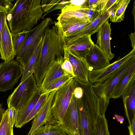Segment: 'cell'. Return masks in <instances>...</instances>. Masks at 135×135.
Listing matches in <instances>:
<instances>
[{
    "label": "cell",
    "mask_w": 135,
    "mask_h": 135,
    "mask_svg": "<svg viewBox=\"0 0 135 135\" xmlns=\"http://www.w3.org/2000/svg\"><path fill=\"white\" fill-rule=\"evenodd\" d=\"M61 28L57 22L46 28L43 36L42 45L33 74L37 85L41 86L47 72L57 59L64 56L66 48Z\"/></svg>",
    "instance_id": "obj_1"
},
{
    "label": "cell",
    "mask_w": 135,
    "mask_h": 135,
    "mask_svg": "<svg viewBox=\"0 0 135 135\" xmlns=\"http://www.w3.org/2000/svg\"><path fill=\"white\" fill-rule=\"evenodd\" d=\"M41 0H16L7 14L6 19L12 34L32 30L44 13Z\"/></svg>",
    "instance_id": "obj_2"
},
{
    "label": "cell",
    "mask_w": 135,
    "mask_h": 135,
    "mask_svg": "<svg viewBox=\"0 0 135 135\" xmlns=\"http://www.w3.org/2000/svg\"><path fill=\"white\" fill-rule=\"evenodd\" d=\"M79 84L83 94L80 98H75L78 112L81 135H94L97 122L101 116L100 99L95 93L92 84Z\"/></svg>",
    "instance_id": "obj_3"
},
{
    "label": "cell",
    "mask_w": 135,
    "mask_h": 135,
    "mask_svg": "<svg viewBox=\"0 0 135 135\" xmlns=\"http://www.w3.org/2000/svg\"><path fill=\"white\" fill-rule=\"evenodd\" d=\"M134 62L135 57L131 59L113 74L104 81L92 84L93 89L100 99L101 115H105L114 88L127 74Z\"/></svg>",
    "instance_id": "obj_4"
},
{
    "label": "cell",
    "mask_w": 135,
    "mask_h": 135,
    "mask_svg": "<svg viewBox=\"0 0 135 135\" xmlns=\"http://www.w3.org/2000/svg\"><path fill=\"white\" fill-rule=\"evenodd\" d=\"M77 85L74 78L64 84L57 89L52 101L51 108L52 124H61L69 106L74 90Z\"/></svg>",
    "instance_id": "obj_5"
},
{
    "label": "cell",
    "mask_w": 135,
    "mask_h": 135,
    "mask_svg": "<svg viewBox=\"0 0 135 135\" xmlns=\"http://www.w3.org/2000/svg\"><path fill=\"white\" fill-rule=\"evenodd\" d=\"M53 24L51 18H47L28 31L23 44L16 56V61L24 69L46 29Z\"/></svg>",
    "instance_id": "obj_6"
},
{
    "label": "cell",
    "mask_w": 135,
    "mask_h": 135,
    "mask_svg": "<svg viewBox=\"0 0 135 135\" xmlns=\"http://www.w3.org/2000/svg\"><path fill=\"white\" fill-rule=\"evenodd\" d=\"M39 90L33 74H31L18 86L7 99L8 107H13L19 113L29 103Z\"/></svg>",
    "instance_id": "obj_7"
},
{
    "label": "cell",
    "mask_w": 135,
    "mask_h": 135,
    "mask_svg": "<svg viewBox=\"0 0 135 135\" xmlns=\"http://www.w3.org/2000/svg\"><path fill=\"white\" fill-rule=\"evenodd\" d=\"M24 68L16 60H12L0 64V91L13 89L22 76Z\"/></svg>",
    "instance_id": "obj_8"
},
{
    "label": "cell",
    "mask_w": 135,
    "mask_h": 135,
    "mask_svg": "<svg viewBox=\"0 0 135 135\" xmlns=\"http://www.w3.org/2000/svg\"><path fill=\"white\" fill-rule=\"evenodd\" d=\"M135 57V49H132L128 54L122 58L99 70L89 71V80L92 84L102 82L112 75L122 66Z\"/></svg>",
    "instance_id": "obj_9"
},
{
    "label": "cell",
    "mask_w": 135,
    "mask_h": 135,
    "mask_svg": "<svg viewBox=\"0 0 135 135\" xmlns=\"http://www.w3.org/2000/svg\"><path fill=\"white\" fill-rule=\"evenodd\" d=\"M59 124L68 135H81L78 112L73 94L62 123Z\"/></svg>",
    "instance_id": "obj_10"
},
{
    "label": "cell",
    "mask_w": 135,
    "mask_h": 135,
    "mask_svg": "<svg viewBox=\"0 0 135 135\" xmlns=\"http://www.w3.org/2000/svg\"><path fill=\"white\" fill-rule=\"evenodd\" d=\"M58 88L49 93L44 103L34 117L31 127L27 135H33L39 127L47 124H51V108L54 95Z\"/></svg>",
    "instance_id": "obj_11"
},
{
    "label": "cell",
    "mask_w": 135,
    "mask_h": 135,
    "mask_svg": "<svg viewBox=\"0 0 135 135\" xmlns=\"http://www.w3.org/2000/svg\"><path fill=\"white\" fill-rule=\"evenodd\" d=\"M64 57L68 60L71 64L75 80L80 84H88L89 68L85 59L78 58L72 54L68 50L67 47Z\"/></svg>",
    "instance_id": "obj_12"
},
{
    "label": "cell",
    "mask_w": 135,
    "mask_h": 135,
    "mask_svg": "<svg viewBox=\"0 0 135 135\" xmlns=\"http://www.w3.org/2000/svg\"><path fill=\"white\" fill-rule=\"evenodd\" d=\"M85 60L89 68V71L102 69L110 64V60L104 52L94 44Z\"/></svg>",
    "instance_id": "obj_13"
},
{
    "label": "cell",
    "mask_w": 135,
    "mask_h": 135,
    "mask_svg": "<svg viewBox=\"0 0 135 135\" xmlns=\"http://www.w3.org/2000/svg\"><path fill=\"white\" fill-rule=\"evenodd\" d=\"M121 96L126 115L130 124L135 117V78L130 82Z\"/></svg>",
    "instance_id": "obj_14"
},
{
    "label": "cell",
    "mask_w": 135,
    "mask_h": 135,
    "mask_svg": "<svg viewBox=\"0 0 135 135\" xmlns=\"http://www.w3.org/2000/svg\"><path fill=\"white\" fill-rule=\"evenodd\" d=\"M110 25L108 20L100 26L97 32L96 44L104 52L110 60L115 56L111 50Z\"/></svg>",
    "instance_id": "obj_15"
},
{
    "label": "cell",
    "mask_w": 135,
    "mask_h": 135,
    "mask_svg": "<svg viewBox=\"0 0 135 135\" xmlns=\"http://www.w3.org/2000/svg\"><path fill=\"white\" fill-rule=\"evenodd\" d=\"M0 58L8 62L16 57L12 40V34L6 21L1 34Z\"/></svg>",
    "instance_id": "obj_16"
},
{
    "label": "cell",
    "mask_w": 135,
    "mask_h": 135,
    "mask_svg": "<svg viewBox=\"0 0 135 135\" xmlns=\"http://www.w3.org/2000/svg\"><path fill=\"white\" fill-rule=\"evenodd\" d=\"M91 35L81 37L67 46L68 50L72 54L81 59H85L94 44Z\"/></svg>",
    "instance_id": "obj_17"
},
{
    "label": "cell",
    "mask_w": 135,
    "mask_h": 135,
    "mask_svg": "<svg viewBox=\"0 0 135 135\" xmlns=\"http://www.w3.org/2000/svg\"><path fill=\"white\" fill-rule=\"evenodd\" d=\"M109 17V11L103 15H101L99 12L96 17L89 24L76 34L66 43V46H69L75 40L81 37L91 35L97 32L100 26L108 20Z\"/></svg>",
    "instance_id": "obj_18"
},
{
    "label": "cell",
    "mask_w": 135,
    "mask_h": 135,
    "mask_svg": "<svg viewBox=\"0 0 135 135\" xmlns=\"http://www.w3.org/2000/svg\"><path fill=\"white\" fill-rule=\"evenodd\" d=\"M64 60V56L57 59L46 73L39 88H42L57 78L69 74L61 68Z\"/></svg>",
    "instance_id": "obj_19"
},
{
    "label": "cell",
    "mask_w": 135,
    "mask_h": 135,
    "mask_svg": "<svg viewBox=\"0 0 135 135\" xmlns=\"http://www.w3.org/2000/svg\"><path fill=\"white\" fill-rule=\"evenodd\" d=\"M134 78L135 62L132 65L127 74L114 88L111 95V98L115 99L120 97L130 82Z\"/></svg>",
    "instance_id": "obj_20"
},
{
    "label": "cell",
    "mask_w": 135,
    "mask_h": 135,
    "mask_svg": "<svg viewBox=\"0 0 135 135\" xmlns=\"http://www.w3.org/2000/svg\"><path fill=\"white\" fill-rule=\"evenodd\" d=\"M131 0H118L116 3L109 11L110 21L120 22L124 18L125 10Z\"/></svg>",
    "instance_id": "obj_21"
},
{
    "label": "cell",
    "mask_w": 135,
    "mask_h": 135,
    "mask_svg": "<svg viewBox=\"0 0 135 135\" xmlns=\"http://www.w3.org/2000/svg\"><path fill=\"white\" fill-rule=\"evenodd\" d=\"M43 36V35L40 39L24 69L20 83H22L30 75L33 74L37 60L42 45Z\"/></svg>",
    "instance_id": "obj_22"
},
{
    "label": "cell",
    "mask_w": 135,
    "mask_h": 135,
    "mask_svg": "<svg viewBox=\"0 0 135 135\" xmlns=\"http://www.w3.org/2000/svg\"><path fill=\"white\" fill-rule=\"evenodd\" d=\"M41 95L39 90L28 104L18 113L17 120L15 124L16 127L21 128L25 125L27 117L38 100Z\"/></svg>",
    "instance_id": "obj_23"
},
{
    "label": "cell",
    "mask_w": 135,
    "mask_h": 135,
    "mask_svg": "<svg viewBox=\"0 0 135 135\" xmlns=\"http://www.w3.org/2000/svg\"><path fill=\"white\" fill-rule=\"evenodd\" d=\"M33 135H67L58 124L48 123L38 128Z\"/></svg>",
    "instance_id": "obj_24"
},
{
    "label": "cell",
    "mask_w": 135,
    "mask_h": 135,
    "mask_svg": "<svg viewBox=\"0 0 135 135\" xmlns=\"http://www.w3.org/2000/svg\"><path fill=\"white\" fill-rule=\"evenodd\" d=\"M74 78L69 74L62 76L51 82L42 88H39V92L41 95L49 93L59 88Z\"/></svg>",
    "instance_id": "obj_25"
},
{
    "label": "cell",
    "mask_w": 135,
    "mask_h": 135,
    "mask_svg": "<svg viewBox=\"0 0 135 135\" xmlns=\"http://www.w3.org/2000/svg\"><path fill=\"white\" fill-rule=\"evenodd\" d=\"M0 135H14L13 128L9 121L8 108L4 111L0 124Z\"/></svg>",
    "instance_id": "obj_26"
},
{
    "label": "cell",
    "mask_w": 135,
    "mask_h": 135,
    "mask_svg": "<svg viewBox=\"0 0 135 135\" xmlns=\"http://www.w3.org/2000/svg\"><path fill=\"white\" fill-rule=\"evenodd\" d=\"M94 135H110L105 115H101L98 118Z\"/></svg>",
    "instance_id": "obj_27"
},
{
    "label": "cell",
    "mask_w": 135,
    "mask_h": 135,
    "mask_svg": "<svg viewBox=\"0 0 135 135\" xmlns=\"http://www.w3.org/2000/svg\"><path fill=\"white\" fill-rule=\"evenodd\" d=\"M28 31H23L12 34V43L16 56L23 44Z\"/></svg>",
    "instance_id": "obj_28"
},
{
    "label": "cell",
    "mask_w": 135,
    "mask_h": 135,
    "mask_svg": "<svg viewBox=\"0 0 135 135\" xmlns=\"http://www.w3.org/2000/svg\"><path fill=\"white\" fill-rule=\"evenodd\" d=\"M49 93L41 95L38 100L27 117L25 125L33 119L44 103Z\"/></svg>",
    "instance_id": "obj_29"
},
{
    "label": "cell",
    "mask_w": 135,
    "mask_h": 135,
    "mask_svg": "<svg viewBox=\"0 0 135 135\" xmlns=\"http://www.w3.org/2000/svg\"><path fill=\"white\" fill-rule=\"evenodd\" d=\"M118 0H100L97 10L101 15L108 11L117 2Z\"/></svg>",
    "instance_id": "obj_30"
},
{
    "label": "cell",
    "mask_w": 135,
    "mask_h": 135,
    "mask_svg": "<svg viewBox=\"0 0 135 135\" xmlns=\"http://www.w3.org/2000/svg\"><path fill=\"white\" fill-rule=\"evenodd\" d=\"M61 0H44L41 1V7L45 15L51 10Z\"/></svg>",
    "instance_id": "obj_31"
},
{
    "label": "cell",
    "mask_w": 135,
    "mask_h": 135,
    "mask_svg": "<svg viewBox=\"0 0 135 135\" xmlns=\"http://www.w3.org/2000/svg\"><path fill=\"white\" fill-rule=\"evenodd\" d=\"M80 8L81 11L87 15L89 20L91 22L96 17L99 13L97 9H90L83 5L80 6Z\"/></svg>",
    "instance_id": "obj_32"
},
{
    "label": "cell",
    "mask_w": 135,
    "mask_h": 135,
    "mask_svg": "<svg viewBox=\"0 0 135 135\" xmlns=\"http://www.w3.org/2000/svg\"><path fill=\"white\" fill-rule=\"evenodd\" d=\"M11 0H0V12H4L7 14L13 5Z\"/></svg>",
    "instance_id": "obj_33"
},
{
    "label": "cell",
    "mask_w": 135,
    "mask_h": 135,
    "mask_svg": "<svg viewBox=\"0 0 135 135\" xmlns=\"http://www.w3.org/2000/svg\"><path fill=\"white\" fill-rule=\"evenodd\" d=\"M9 121L11 125L13 128L17 120L18 112L14 107H8Z\"/></svg>",
    "instance_id": "obj_34"
},
{
    "label": "cell",
    "mask_w": 135,
    "mask_h": 135,
    "mask_svg": "<svg viewBox=\"0 0 135 135\" xmlns=\"http://www.w3.org/2000/svg\"><path fill=\"white\" fill-rule=\"evenodd\" d=\"M64 61L61 65L62 68L67 73L75 78V75L71 64L68 60L64 57Z\"/></svg>",
    "instance_id": "obj_35"
},
{
    "label": "cell",
    "mask_w": 135,
    "mask_h": 135,
    "mask_svg": "<svg viewBox=\"0 0 135 135\" xmlns=\"http://www.w3.org/2000/svg\"><path fill=\"white\" fill-rule=\"evenodd\" d=\"M70 0H61V1L51 10L45 15H43L42 19H44L45 16H46L47 15L52 11L57 9H62L65 6L70 4Z\"/></svg>",
    "instance_id": "obj_36"
},
{
    "label": "cell",
    "mask_w": 135,
    "mask_h": 135,
    "mask_svg": "<svg viewBox=\"0 0 135 135\" xmlns=\"http://www.w3.org/2000/svg\"><path fill=\"white\" fill-rule=\"evenodd\" d=\"M7 13L4 12H0V52L1 51V34L3 30L6 19Z\"/></svg>",
    "instance_id": "obj_37"
},
{
    "label": "cell",
    "mask_w": 135,
    "mask_h": 135,
    "mask_svg": "<svg viewBox=\"0 0 135 135\" xmlns=\"http://www.w3.org/2000/svg\"><path fill=\"white\" fill-rule=\"evenodd\" d=\"M100 0H86L83 5L90 9H97Z\"/></svg>",
    "instance_id": "obj_38"
},
{
    "label": "cell",
    "mask_w": 135,
    "mask_h": 135,
    "mask_svg": "<svg viewBox=\"0 0 135 135\" xmlns=\"http://www.w3.org/2000/svg\"><path fill=\"white\" fill-rule=\"evenodd\" d=\"M129 135H135V117L132 120V123L128 126Z\"/></svg>",
    "instance_id": "obj_39"
},
{
    "label": "cell",
    "mask_w": 135,
    "mask_h": 135,
    "mask_svg": "<svg viewBox=\"0 0 135 135\" xmlns=\"http://www.w3.org/2000/svg\"><path fill=\"white\" fill-rule=\"evenodd\" d=\"M133 49H135V33H132L129 35Z\"/></svg>",
    "instance_id": "obj_40"
},
{
    "label": "cell",
    "mask_w": 135,
    "mask_h": 135,
    "mask_svg": "<svg viewBox=\"0 0 135 135\" xmlns=\"http://www.w3.org/2000/svg\"><path fill=\"white\" fill-rule=\"evenodd\" d=\"M4 111V109L2 108L1 104H0V124L2 121Z\"/></svg>",
    "instance_id": "obj_41"
},
{
    "label": "cell",
    "mask_w": 135,
    "mask_h": 135,
    "mask_svg": "<svg viewBox=\"0 0 135 135\" xmlns=\"http://www.w3.org/2000/svg\"><path fill=\"white\" fill-rule=\"evenodd\" d=\"M115 117L118 121L120 123L121 122H122V123H123L124 119L123 117L117 114L115 115Z\"/></svg>",
    "instance_id": "obj_42"
},
{
    "label": "cell",
    "mask_w": 135,
    "mask_h": 135,
    "mask_svg": "<svg viewBox=\"0 0 135 135\" xmlns=\"http://www.w3.org/2000/svg\"><path fill=\"white\" fill-rule=\"evenodd\" d=\"M133 4V7L132 13L134 16V23H135V2H134Z\"/></svg>",
    "instance_id": "obj_43"
}]
</instances>
